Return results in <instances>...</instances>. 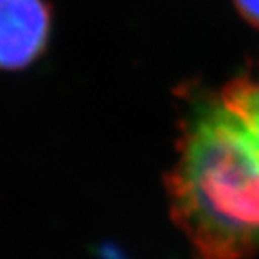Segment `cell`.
I'll list each match as a JSON object with an SVG mask.
<instances>
[{"instance_id": "obj_3", "label": "cell", "mask_w": 259, "mask_h": 259, "mask_svg": "<svg viewBox=\"0 0 259 259\" xmlns=\"http://www.w3.org/2000/svg\"><path fill=\"white\" fill-rule=\"evenodd\" d=\"M234 8L238 9L239 15L252 25L259 29V0H232Z\"/></svg>"}, {"instance_id": "obj_2", "label": "cell", "mask_w": 259, "mask_h": 259, "mask_svg": "<svg viewBox=\"0 0 259 259\" xmlns=\"http://www.w3.org/2000/svg\"><path fill=\"white\" fill-rule=\"evenodd\" d=\"M53 11L47 0H0V70H24L45 53Z\"/></svg>"}, {"instance_id": "obj_1", "label": "cell", "mask_w": 259, "mask_h": 259, "mask_svg": "<svg viewBox=\"0 0 259 259\" xmlns=\"http://www.w3.org/2000/svg\"><path fill=\"white\" fill-rule=\"evenodd\" d=\"M166 177L171 218L196 259L259 254V83L231 81L187 99Z\"/></svg>"}]
</instances>
